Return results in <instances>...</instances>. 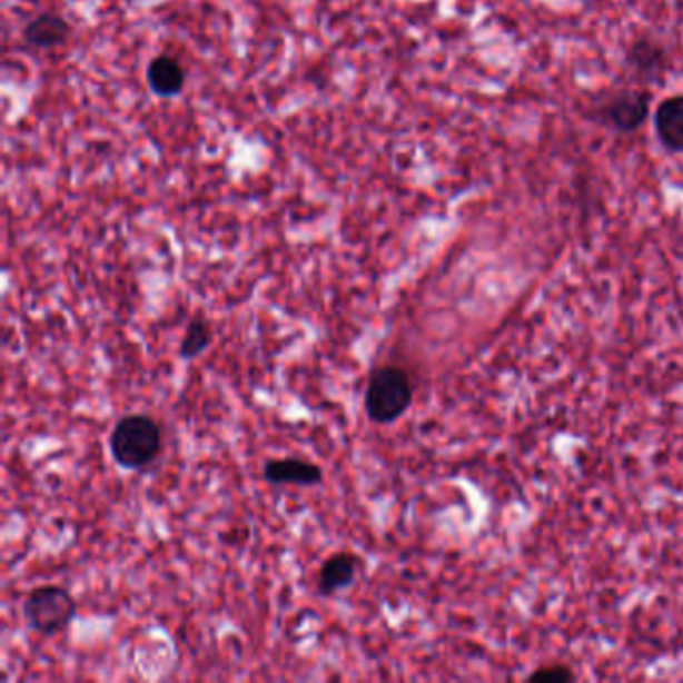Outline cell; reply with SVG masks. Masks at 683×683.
<instances>
[{
    "instance_id": "obj_12",
    "label": "cell",
    "mask_w": 683,
    "mask_h": 683,
    "mask_svg": "<svg viewBox=\"0 0 683 683\" xmlns=\"http://www.w3.org/2000/svg\"><path fill=\"white\" fill-rule=\"evenodd\" d=\"M570 680H575V675L565 665H545L529 675V682H570Z\"/></svg>"
},
{
    "instance_id": "obj_8",
    "label": "cell",
    "mask_w": 683,
    "mask_h": 683,
    "mask_svg": "<svg viewBox=\"0 0 683 683\" xmlns=\"http://www.w3.org/2000/svg\"><path fill=\"white\" fill-rule=\"evenodd\" d=\"M69 32L71 29L65 19H61L59 14L44 12L24 27V41L31 42L37 49H52L67 41Z\"/></svg>"
},
{
    "instance_id": "obj_10",
    "label": "cell",
    "mask_w": 683,
    "mask_h": 683,
    "mask_svg": "<svg viewBox=\"0 0 683 683\" xmlns=\"http://www.w3.org/2000/svg\"><path fill=\"white\" fill-rule=\"evenodd\" d=\"M627 62L637 75L652 79L665 69V49L652 39H640L630 47Z\"/></svg>"
},
{
    "instance_id": "obj_1",
    "label": "cell",
    "mask_w": 683,
    "mask_h": 683,
    "mask_svg": "<svg viewBox=\"0 0 683 683\" xmlns=\"http://www.w3.org/2000/svg\"><path fill=\"white\" fill-rule=\"evenodd\" d=\"M161 445V427L149 415H125L112 427L111 455L122 469L142 472L159 457Z\"/></svg>"
},
{
    "instance_id": "obj_11",
    "label": "cell",
    "mask_w": 683,
    "mask_h": 683,
    "mask_svg": "<svg viewBox=\"0 0 683 683\" xmlns=\"http://www.w3.org/2000/svg\"><path fill=\"white\" fill-rule=\"evenodd\" d=\"M212 342L211 325L205 319H192L187 327V331L182 335L181 345H179V357L182 362H192L199 355L209 349Z\"/></svg>"
},
{
    "instance_id": "obj_6",
    "label": "cell",
    "mask_w": 683,
    "mask_h": 683,
    "mask_svg": "<svg viewBox=\"0 0 683 683\" xmlns=\"http://www.w3.org/2000/svg\"><path fill=\"white\" fill-rule=\"evenodd\" d=\"M653 129L665 151L683 152V95H672L657 105Z\"/></svg>"
},
{
    "instance_id": "obj_2",
    "label": "cell",
    "mask_w": 683,
    "mask_h": 683,
    "mask_svg": "<svg viewBox=\"0 0 683 683\" xmlns=\"http://www.w3.org/2000/svg\"><path fill=\"white\" fill-rule=\"evenodd\" d=\"M413 403L412 377L402 367L383 365L375 369L365 389V413L375 425L402 419Z\"/></svg>"
},
{
    "instance_id": "obj_9",
    "label": "cell",
    "mask_w": 683,
    "mask_h": 683,
    "mask_svg": "<svg viewBox=\"0 0 683 683\" xmlns=\"http://www.w3.org/2000/svg\"><path fill=\"white\" fill-rule=\"evenodd\" d=\"M147 81L155 95L159 97H175L182 91L185 85V71H182L179 61H175L172 57H157L151 61L147 69Z\"/></svg>"
},
{
    "instance_id": "obj_5",
    "label": "cell",
    "mask_w": 683,
    "mask_h": 683,
    "mask_svg": "<svg viewBox=\"0 0 683 683\" xmlns=\"http://www.w3.org/2000/svg\"><path fill=\"white\" fill-rule=\"evenodd\" d=\"M263 477L269 485H295V487H317L323 483V472L319 465L301 459V457H285L269 459L263 467Z\"/></svg>"
},
{
    "instance_id": "obj_7",
    "label": "cell",
    "mask_w": 683,
    "mask_h": 683,
    "mask_svg": "<svg viewBox=\"0 0 683 683\" xmlns=\"http://www.w3.org/2000/svg\"><path fill=\"white\" fill-rule=\"evenodd\" d=\"M359 570H362V560L355 553H335L321 565L317 592L321 595H335L342 592L355 582Z\"/></svg>"
},
{
    "instance_id": "obj_3",
    "label": "cell",
    "mask_w": 683,
    "mask_h": 683,
    "mask_svg": "<svg viewBox=\"0 0 683 683\" xmlns=\"http://www.w3.org/2000/svg\"><path fill=\"white\" fill-rule=\"evenodd\" d=\"M79 605L71 592L61 585L34 587L22 602V617L32 632L55 635L71 625Z\"/></svg>"
},
{
    "instance_id": "obj_4",
    "label": "cell",
    "mask_w": 683,
    "mask_h": 683,
    "mask_svg": "<svg viewBox=\"0 0 683 683\" xmlns=\"http://www.w3.org/2000/svg\"><path fill=\"white\" fill-rule=\"evenodd\" d=\"M597 121L617 132H633L650 117V95L642 91H620L597 107Z\"/></svg>"
}]
</instances>
